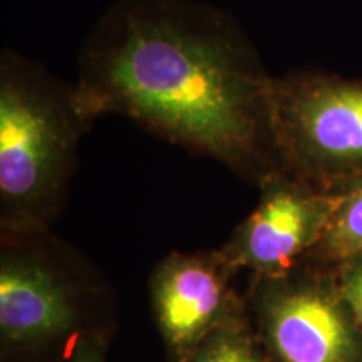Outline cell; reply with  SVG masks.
I'll use <instances>...</instances> for the list:
<instances>
[{"label":"cell","instance_id":"1","mask_svg":"<svg viewBox=\"0 0 362 362\" xmlns=\"http://www.w3.org/2000/svg\"><path fill=\"white\" fill-rule=\"evenodd\" d=\"M274 84L228 13L193 0H121L86 39L76 89L93 119L128 116L262 181L280 170Z\"/></svg>","mask_w":362,"mask_h":362},{"label":"cell","instance_id":"2","mask_svg":"<svg viewBox=\"0 0 362 362\" xmlns=\"http://www.w3.org/2000/svg\"><path fill=\"white\" fill-rule=\"evenodd\" d=\"M93 121L76 84L11 49L2 52L0 202L7 225L34 228L52 214Z\"/></svg>","mask_w":362,"mask_h":362},{"label":"cell","instance_id":"3","mask_svg":"<svg viewBox=\"0 0 362 362\" xmlns=\"http://www.w3.org/2000/svg\"><path fill=\"white\" fill-rule=\"evenodd\" d=\"M272 136L280 170L327 192L362 180V81L275 78Z\"/></svg>","mask_w":362,"mask_h":362},{"label":"cell","instance_id":"4","mask_svg":"<svg viewBox=\"0 0 362 362\" xmlns=\"http://www.w3.org/2000/svg\"><path fill=\"white\" fill-rule=\"evenodd\" d=\"M267 280L257 314L275 362H362V330L334 275Z\"/></svg>","mask_w":362,"mask_h":362},{"label":"cell","instance_id":"5","mask_svg":"<svg viewBox=\"0 0 362 362\" xmlns=\"http://www.w3.org/2000/svg\"><path fill=\"white\" fill-rule=\"evenodd\" d=\"M255 210L238 226L226 259L265 279L282 277L322 242L336 214L341 192H327L284 170L260 181Z\"/></svg>","mask_w":362,"mask_h":362},{"label":"cell","instance_id":"6","mask_svg":"<svg viewBox=\"0 0 362 362\" xmlns=\"http://www.w3.org/2000/svg\"><path fill=\"white\" fill-rule=\"evenodd\" d=\"M151 296L161 336L178 357L232 319L230 293L221 270L203 257L166 259L153 277Z\"/></svg>","mask_w":362,"mask_h":362},{"label":"cell","instance_id":"7","mask_svg":"<svg viewBox=\"0 0 362 362\" xmlns=\"http://www.w3.org/2000/svg\"><path fill=\"white\" fill-rule=\"evenodd\" d=\"M76 310L52 272L25 259L0 267V334L8 346H35L69 332Z\"/></svg>","mask_w":362,"mask_h":362},{"label":"cell","instance_id":"8","mask_svg":"<svg viewBox=\"0 0 362 362\" xmlns=\"http://www.w3.org/2000/svg\"><path fill=\"white\" fill-rule=\"evenodd\" d=\"M317 252L332 264L362 255V180L341 192V202Z\"/></svg>","mask_w":362,"mask_h":362},{"label":"cell","instance_id":"9","mask_svg":"<svg viewBox=\"0 0 362 362\" xmlns=\"http://www.w3.org/2000/svg\"><path fill=\"white\" fill-rule=\"evenodd\" d=\"M180 362H275L237 320L228 319L208 332Z\"/></svg>","mask_w":362,"mask_h":362},{"label":"cell","instance_id":"10","mask_svg":"<svg viewBox=\"0 0 362 362\" xmlns=\"http://www.w3.org/2000/svg\"><path fill=\"white\" fill-rule=\"evenodd\" d=\"M334 274L339 293L349 307L356 324L362 330V255L336 264Z\"/></svg>","mask_w":362,"mask_h":362},{"label":"cell","instance_id":"11","mask_svg":"<svg viewBox=\"0 0 362 362\" xmlns=\"http://www.w3.org/2000/svg\"><path fill=\"white\" fill-rule=\"evenodd\" d=\"M66 362H104L103 342L96 337L83 339Z\"/></svg>","mask_w":362,"mask_h":362}]
</instances>
